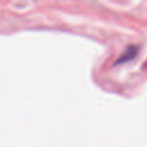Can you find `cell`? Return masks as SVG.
<instances>
[{"mask_svg":"<svg viewBox=\"0 0 147 147\" xmlns=\"http://www.w3.org/2000/svg\"><path fill=\"white\" fill-rule=\"evenodd\" d=\"M137 52H138V48H137L136 46H129V47L125 49V52L119 56V59L116 61V64H117V63H121V62H125V61H127V60L134 57L136 54H137Z\"/></svg>","mask_w":147,"mask_h":147,"instance_id":"6da1fadb","label":"cell"}]
</instances>
